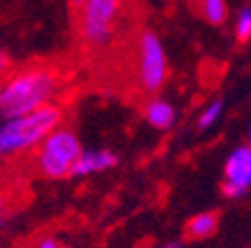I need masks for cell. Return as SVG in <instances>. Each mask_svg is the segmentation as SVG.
Masks as SVG:
<instances>
[{"label": "cell", "instance_id": "cell-1", "mask_svg": "<svg viewBox=\"0 0 251 248\" xmlns=\"http://www.w3.org/2000/svg\"><path fill=\"white\" fill-rule=\"evenodd\" d=\"M58 88V76L52 68L34 65L16 72L0 85V116L14 119L52 103Z\"/></svg>", "mask_w": 251, "mask_h": 248}, {"label": "cell", "instance_id": "cell-2", "mask_svg": "<svg viewBox=\"0 0 251 248\" xmlns=\"http://www.w3.org/2000/svg\"><path fill=\"white\" fill-rule=\"evenodd\" d=\"M61 121L63 112L54 103H47L23 116L5 119V123L0 125V159L38 148L61 125Z\"/></svg>", "mask_w": 251, "mask_h": 248}, {"label": "cell", "instance_id": "cell-3", "mask_svg": "<svg viewBox=\"0 0 251 248\" xmlns=\"http://www.w3.org/2000/svg\"><path fill=\"white\" fill-rule=\"evenodd\" d=\"M81 155H83V148L76 132L65 125H58L38 145L36 165L47 179H65V177H72L74 165L81 159Z\"/></svg>", "mask_w": 251, "mask_h": 248}, {"label": "cell", "instance_id": "cell-4", "mask_svg": "<svg viewBox=\"0 0 251 248\" xmlns=\"http://www.w3.org/2000/svg\"><path fill=\"white\" fill-rule=\"evenodd\" d=\"M168 56L162 38L146 29L137 38V83L146 94H157L166 85Z\"/></svg>", "mask_w": 251, "mask_h": 248}, {"label": "cell", "instance_id": "cell-5", "mask_svg": "<svg viewBox=\"0 0 251 248\" xmlns=\"http://www.w3.org/2000/svg\"><path fill=\"white\" fill-rule=\"evenodd\" d=\"M121 0H88L81 7L78 25H81V36L90 45H105L115 34V25L119 18Z\"/></svg>", "mask_w": 251, "mask_h": 248}, {"label": "cell", "instance_id": "cell-6", "mask_svg": "<svg viewBox=\"0 0 251 248\" xmlns=\"http://www.w3.org/2000/svg\"><path fill=\"white\" fill-rule=\"evenodd\" d=\"M251 186V145L235 148L225 163V181L222 190L226 197H242Z\"/></svg>", "mask_w": 251, "mask_h": 248}, {"label": "cell", "instance_id": "cell-7", "mask_svg": "<svg viewBox=\"0 0 251 248\" xmlns=\"http://www.w3.org/2000/svg\"><path fill=\"white\" fill-rule=\"evenodd\" d=\"M117 155L110 150H88L81 155V159L74 165L72 177H88V175H97V172L110 170L117 165Z\"/></svg>", "mask_w": 251, "mask_h": 248}, {"label": "cell", "instance_id": "cell-8", "mask_svg": "<svg viewBox=\"0 0 251 248\" xmlns=\"http://www.w3.org/2000/svg\"><path fill=\"white\" fill-rule=\"evenodd\" d=\"M144 119L155 130H168L175 123V108L159 96H152L144 105Z\"/></svg>", "mask_w": 251, "mask_h": 248}, {"label": "cell", "instance_id": "cell-9", "mask_svg": "<svg viewBox=\"0 0 251 248\" xmlns=\"http://www.w3.org/2000/svg\"><path fill=\"white\" fill-rule=\"evenodd\" d=\"M220 215L218 212H200L186 224V235L191 239H206L218 230Z\"/></svg>", "mask_w": 251, "mask_h": 248}, {"label": "cell", "instance_id": "cell-10", "mask_svg": "<svg viewBox=\"0 0 251 248\" xmlns=\"http://www.w3.org/2000/svg\"><path fill=\"white\" fill-rule=\"evenodd\" d=\"M193 9L198 11L200 18L209 23V25H225L229 9H226L225 0H193Z\"/></svg>", "mask_w": 251, "mask_h": 248}, {"label": "cell", "instance_id": "cell-11", "mask_svg": "<svg viewBox=\"0 0 251 248\" xmlns=\"http://www.w3.org/2000/svg\"><path fill=\"white\" fill-rule=\"evenodd\" d=\"M222 108H225V103L222 101H213V103H209L206 108L200 112V116H198V128L200 130H209V128H213L215 123L220 121V116H222Z\"/></svg>", "mask_w": 251, "mask_h": 248}, {"label": "cell", "instance_id": "cell-12", "mask_svg": "<svg viewBox=\"0 0 251 248\" xmlns=\"http://www.w3.org/2000/svg\"><path fill=\"white\" fill-rule=\"evenodd\" d=\"M235 36H238L240 43L251 41V9L249 7L240 9V14L235 18Z\"/></svg>", "mask_w": 251, "mask_h": 248}, {"label": "cell", "instance_id": "cell-13", "mask_svg": "<svg viewBox=\"0 0 251 248\" xmlns=\"http://www.w3.org/2000/svg\"><path fill=\"white\" fill-rule=\"evenodd\" d=\"M36 248H63V244L58 242L56 237H43L41 242L36 244Z\"/></svg>", "mask_w": 251, "mask_h": 248}, {"label": "cell", "instance_id": "cell-14", "mask_svg": "<svg viewBox=\"0 0 251 248\" xmlns=\"http://www.w3.org/2000/svg\"><path fill=\"white\" fill-rule=\"evenodd\" d=\"M7 65H9V58H7L5 54L0 52V72H5V69H7Z\"/></svg>", "mask_w": 251, "mask_h": 248}, {"label": "cell", "instance_id": "cell-15", "mask_svg": "<svg viewBox=\"0 0 251 248\" xmlns=\"http://www.w3.org/2000/svg\"><path fill=\"white\" fill-rule=\"evenodd\" d=\"M85 2H88V0H70V5L76 7V9H81V7H83Z\"/></svg>", "mask_w": 251, "mask_h": 248}, {"label": "cell", "instance_id": "cell-16", "mask_svg": "<svg viewBox=\"0 0 251 248\" xmlns=\"http://www.w3.org/2000/svg\"><path fill=\"white\" fill-rule=\"evenodd\" d=\"M159 248H182V244L179 242H168V244H162Z\"/></svg>", "mask_w": 251, "mask_h": 248}]
</instances>
